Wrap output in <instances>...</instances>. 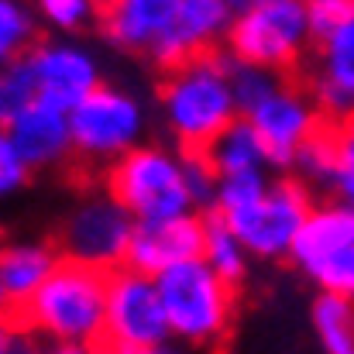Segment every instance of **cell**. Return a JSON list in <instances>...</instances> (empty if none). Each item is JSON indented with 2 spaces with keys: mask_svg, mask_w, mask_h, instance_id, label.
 I'll return each mask as SVG.
<instances>
[{
  "mask_svg": "<svg viewBox=\"0 0 354 354\" xmlns=\"http://www.w3.org/2000/svg\"><path fill=\"white\" fill-rule=\"evenodd\" d=\"M310 210V186H303L296 176H272L268 169L221 176L214 200V214L227 221L248 251L261 261L289 258Z\"/></svg>",
  "mask_w": 354,
  "mask_h": 354,
  "instance_id": "6da1fadb",
  "label": "cell"
},
{
  "mask_svg": "<svg viewBox=\"0 0 354 354\" xmlns=\"http://www.w3.org/2000/svg\"><path fill=\"white\" fill-rule=\"evenodd\" d=\"M231 66V55L203 52L165 69L158 86V120L183 151H203L231 120L241 118Z\"/></svg>",
  "mask_w": 354,
  "mask_h": 354,
  "instance_id": "7a4b0ae2",
  "label": "cell"
},
{
  "mask_svg": "<svg viewBox=\"0 0 354 354\" xmlns=\"http://www.w3.org/2000/svg\"><path fill=\"white\" fill-rule=\"evenodd\" d=\"M107 289H111V272L76 258H62L55 272L38 286V292L10 317L17 330L48 344L104 341Z\"/></svg>",
  "mask_w": 354,
  "mask_h": 354,
  "instance_id": "3957f363",
  "label": "cell"
},
{
  "mask_svg": "<svg viewBox=\"0 0 354 354\" xmlns=\"http://www.w3.org/2000/svg\"><path fill=\"white\" fill-rule=\"evenodd\" d=\"M158 292L165 303L172 337L196 348H217L234 320V286L217 275L207 258H189L158 275Z\"/></svg>",
  "mask_w": 354,
  "mask_h": 354,
  "instance_id": "277c9868",
  "label": "cell"
},
{
  "mask_svg": "<svg viewBox=\"0 0 354 354\" xmlns=\"http://www.w3.org/2000/svg\"><path fill=\"white\" fill-rule=\"evenodd\" d=\"M107 193L131 210L134 221H158L196 210L186 186L183 151L141 141L114 165H107Z\"/></svg>",
  "mask_w": 354,
  "mask_h": 354,
  "instance_id": "5b68a950",
  "label": "cell"
},
{
  "mask_svg": "<svg viewBox=\"0 0 354 354\" xmlns=\"http://www.w3.org/2000/svg\"><path fill=\"white\" fill-rule=\"evenodd\" d=\"M73 148L86 165H114L148 134V107L138 93L100 83L73 111Z\"/></svg>",
  "mask_w": 354,
  "mask_h": 354,
  "instance_id": "8992f818",
  "label": "cell"
},
{
  "mask_svg": "<svg viewBox=\"0 0 354 354\" xmlns=\"http://www.w3.org/2000/svg\"><path fill=\"white\" fill-rule=\"evenodd\" d=\"M313 41L306 0H268L234 14L227 35V55L237 62L268 66L275 73L292 69Z\"/></svg>",
  "mask_w": 354,
  "mask_h": 354,
  "instance_id": "52a82bcc",
  "label": "cell"
},
{
  "mask_svg": "<svg viewBox=\"0 0 354 354\" xmlns=\"http://www.w3.org/2000/svg\"><path fill=\"white\" fill-rule=\"evenodd\" d=\"M134 224L138 221L131 217V210L104 189V193L83 196L66 214V221L59 227V248L66 258L114 272L120 265H127Z\"/></svg>",
  "mask_w": 354,
  "mask_h": 354,
  "instance_id": "ba28073f",
  "label": "cell"
},
{
  "mask_svg": "<svg viewBox=\"0 0 354 354\" xmlns=\"http://www.w3.org/2000/svg\"><path fill=\"white\" fill-rule=\"evenodd\" d=\"M172 337L165 303L158 292V279L145 275L131 265H120L111 272V289H107V324H104V341L118 354L138 351L148 344H158Z\"/></svg>",
  "mask_w": 354,
  "mask_h": 354,
  "instance_id": "9c48e42d",
  "label": "cell"
},
{
  "mask_svg": "<svg viewBox=\"0 0 354 354\" xmlns=\"http://www.w3.org/2000/svg\"><path fill=\"white\" fill-rule=\"evenodd\" d=\"M24 55L31 62L38 97L48 104H59L66 111H73L86 93H93L104 83L100 55L93 52V45H86L76 35L38 38Z\"/></svg>",
  "mask_w": 354,
  "mask_h": 354,
  "instance_id": "30bf717a",
  "label": "cell"
},
{
  "mask_svg": "<svg viewBox=\"0 0 354 354\" xmlns=\"http://www.w3.org/2000/svg\"><path fill=\"white\" fill-rule=\"evenodd\" d=\"M241 118L254 124V131H258V138L268 151L272 169H286V172H289L299 145L324 127V114L313 104L310 90H299L286 80Z\"/></svg>",
  "mask_w": 354,
  "mask_h": 354,
  "instance_id": "8fae6325",
  "label": "cell"
},
{
  "mask_svg": "<svg viewBox=\"0 0 354 354\" xmlns=\"http://www.w3.org/2000/svg\"><path fill=\"white\" fill-rule=\"evenodd\" d=\"M231 24H234V10L227 0H179L148 55L162 69H172L193 55L217 52L221 45H227Z\"/></svg>",
  "mask_w": 354,
  "mask_h": 354,
  "instance_id": "7c38bea8",
  "label": "cell"
},
{
  "mask_svg": "<svg viewBox=\"0 0 354 354\" xmlns=\"http://www.w3.org/2000/svg\"><path fill=\"white\" fill-rule=\"evenodd\" d=\"M203 234H207V217H200L196 210L158 217V221H138L131 234V248H127V265L158 279L162 272L189 258H200Z\"/></svg>",
  "mask_w": 354,
  "mask_h": 354,
  "instance_id": "4fadbf2b",
  "label": "cell"
},
{
  "mask_svg": "<svg viewBox=\"0 0 354 354\" xmlns=\"http://www.w3.org/2000/svg\"><path fill=\"white\" fill-rule=\"evenodd\" d=\"M320 59L310 80V97L327 120H354V14L327 38L317 41Z\"/></svg>",
  "mask_w": 354,
  "mask_h": 354,
  "instance_id": "5bb4252c",
  "label": "cell"
},
{
  "mask_svg": "<svg viewBox=\"0 0 354 354\" xmlns=\"http://www.w3.org/2000/svg\"><path fill=\"white\" fill-rule=\"evenodd\" d=\"M354 244V207L344 200H327V203H313V210L306 214L296 244L289 251V261L317 279L337 254H344Z\"/></svg>",
  "mask_w": 354,
  "mask_h": 354,
  "instance_id": "9a60e30c",
  "label": "cell"
},
{
  "mask_svg": "<svg viewBox=\"0 0 354 354\" xmlns=\"http://www.w3.org/2000/svg\"><path fill=\"white\" fill-rule=\"evenodd\" d=\"M14 145L21 148V155L31 162V169H55L62 165L69 155H76L73 148V120L69 111L48 100H35L28 111H21L17 118L7 124Z\"/></svg>",
  "mask_w": 354,
  "mask_h": 354,
  "instance_id": "2e32d148",
  "label": "cell"
},
{
  "mask_svg": "<svg viewBox=\"0 0 354 354\" xmlns=\"http://www.w3.org/2000/svg\"><path fill=\"white\" fill-rule=\"evenodd\" d=\"M179 0H100V31L120 52H151Z\"/></svg>",
  "mask_w": 354,
  "mask_h": 354,
  "instance_id": "e0dca14e",
  "label": "cell"
},
{
  "mask_svg": "<svg viewBox=\"0 0 354 354\" xmlns=\"http://www.w3.org/2000/svg\"><path fill=\"white\" fill-rule=\"evenodd\" d=\"M62 258L66 254L59 244L35 241V237H17V241L0 244V282H3L10 313L38 292V286L55 272Z\"/></svg>",
  "mask_w": 354,
  "mask_h": 354,
  "instance_id": "ac0fdd59",
  "label": "cell"
},
{
  "mask_svg": "<svg viewBox=\"0 0 354 354\" xmlns=\"http://www.w3.org/2000/svg\"><path fill=\"white\" fill-rule=\"evenodd\" d=\"M214 162V169L221 176H237V172H261V169H272L268 162V151L254 131V124L248 118L231 120L207 148H203Z\"/></svg>",
  "mask_w": 354,
  "mask_h": 354,
  "instance_id": "d6986e66",
  "label": "cell"
},
{
  "mask_svg": "<svg viewBox=\"0 0 354 354\" xmlns=\"http://www.w3.org/2000/svg\"><path fill=\"white\" fill-rule=\"evenodd\" d=\"M310 324L324 354H354V299L320 289L310 306Z\"/></svg>",
  "mask_w": 354,
  "mask_h": 354,
  "instance_id": "ffe728a7",
  "label": "cell"
},
{
  "mask_svg": "<svg viewBox=\"0 0 354 354\" xmlns=\"http://www.w3.org/2000/svg\"><path fill=\"white\" fill-rule=\"evenodd\" d=\"M203 258L207 265L224 275L231 286H241L248 279V268H251V251L248 244L234 234V227L227 221H221L214 210L207 214V234H203Z\"/></svg>",
  "mask_w": 354,
  "mask_h": 354,
  "instance_id": "44dd1931",
  "label": "cell"
},
{
  "mask_svg": "<svg viewBox=\"0 0 354 354\" xmlns=\"http://www.w3.org/2000/svg\"><path fill=\"white\" fill-rule=\"evenodd\" d=\"M334 169H337V134L327 131V127H320L317 134H310L299 145V151H296V158L289 165V172L303 186H310V189H330Z\"/></svg>",
  "mask_w": 354,
  "mask_h": 354,
  "instance_id": "7402d4cb",
  "label": "cell"
},
{
  "mask_svg": "<svg viewBox=\"0 0 354 354\" xmlns=\"http://www.w3.org/2000/svg\"><path fill=\"white\" fill-rule=\"evenodd\" d=\"M38 14L31 0H0V69L35 45Z\"/></svg>",
  "mask_w": 354,
  "mask_h": 354,
  "instance_id": "603a6c76",
  "label": "cell"
},
{
  "mask_svg": "<svg viewBox=\"0 0 354 354\" xmlns=\"http://www.w3.org/2000/svg\"><path fill=\"white\" fill-rule=\"evenodd\" d=\"M35 100H38V83H35L28 55H21V59H14L0 69V127H7Z\"/></svg>",
  "mask_w": 354,
  "mask_h": 354,
  "instance_id": "cb8c5ba5",
  "label": "cell"
},
{
  "mask_svg": "<svg viewBox=\"0 0 354 354\" xmlns=\"http://www.w3.org/2000/svg\"><path fill=\"white\" fill-rule=\"evenodd\" d=\"M31 7L52 35H80L100 21V0H31Z\"/></svg>",
  "mask_w": 354,
  "mask_h": 354,
  "instance_id": "d4e9b609",
  "label": "cell"
},
{
  "mask_svg": "<svg viewBox=\"0 0 354 354\" xmlns=\"http://www.w3.org/2000/svg\"><path fill=\"white\" fill-rule=\"evenodd\" d=\"M231 80H234V97L241 114H248L258 100H265L279 83H282V73L268 69V66H254V62H237L231 66Z\"/></svg>",
  "mask_w": 354,
  "mask_h": 354,
  "instance_id": "484cf974",
  "label": "cell"
},
{
  "mask_svg": "<svg viewBox=\"0 0 354 354\" xmlns=\"http://www.w3.org/2000/svg\"><path fill=\"white\" fill-rule=\"evenodd\" d=\"M31 162L21 155V148L14 145L10 131L0 127V207L10 203L14 196H21L31 183Z\"/></svg>",
  "mask_w": 354,
  "mask_h": 354,
  "instance_id": "4316f807",
  "label": "cell"
},
{
  "mask_svg": "<svg viewBox=\"0 0 354 354\" xmlns=\"http://www.w3.org/2000/svg\"><path fill=\"white\" fill-rule=\"evenodd\" d=\"M183 162H186V186H189L193 203L214 210L217 186H221V172L214 169L210 155H207V151H183Z\"/></svg>",
  "mask_w": 354,
  "mask_h": 354,
  "instance_id": "83f0119b",
  "label": "cell"
},
{
  "mask_svg": "<svg viewBox=\"0 0 354 354\" xmlns=\"http://www.w3.org/2000/svg\"><path fill=\"white\" fill-rule=\"evenodd\" d=\"M334 134H337V169H334L330 193L354 207V120L337 124Z\"/></svg>",
  "mask_w": 354,
  "mask_h": 354,
  "instance_id": "f1b7e54d",
  "label": "cell"
},
{
  "mask_svg": "<svg viewBox=\"0 0 354 354\" xmlns=\"http://www.w3.org/2000/svg\"><path fill=\"white\" fill-rule=\"evenodd\" d=\"M306 14H310L313 41H320V38H327L330 31H337L351 17L354 0H306Z\"/></svg>",
  "mask_w": 354,
  "mask_h": 354,
  "instance_id": "f546056e",
  "label": "cell"
},
{
  "mask_svg": "<svg viewBox=\"0 0 354 354\" xmlns=\"http://www.w3.org/2000/svg\"><path fill=\"white\" fill-rule=\"evenodd\" d=\"M320 289H330V292H344V296H351L354 299V244L344 251V254H337L317 279H313Z\"/></svg>",
  "mask_w": 354,
  "mask_h": 354,
  "instance_id": "4dcf8cb0",
  "label": "cell"
},
{
  "mask_svg": "<svg viewBox=\"0 0 354 354\" xmlns=\"http://www.w3.org/2000/svg\"><path fill=\"white\" fill-rule=\"evenodd\" d=\"M41 354H118L107 341H59V344H45Z\"/></svg>",
  "mask_w": 354,
  "mask_h": 354,
  "instance_id": "1f68e13d",
  "label": "cell"
},
{
  "mask_svg": "<svg viewBox=\"0 0 354 354\" xmlns=\"http://www.w3.org/2000/svg\"><path fill=\"white\" fill-rule=\"evenodd\" d=\"M127 354H214L210 348H196L183 337H165L158 344H148V348H138V351H127Z\"/></svg>",
  "mask_w": 354,
  "mask_h": 354,
  "instance_id": "d6a6232c",
  "label": "cell"
},
{
  "mask_svg": "<svg viewBox=\"0 0 354 354\" xmlns=\"http://www.w3.org/2000/svg\"><path fill=\"white\" fill-rule=\"evenodd\" d=\"M17 324H14V317L10 313H0V354H10L14 348V341H17Z\"/></svg>",
  "mask_w": 354,
  "mask_h": 354,
  "instance_id": "836d02e7",
  "label": "cell"
},
{
  "mask_svg": "<svg viewBox=\"0 0 354 354\" xmlns=\"http://www.w3.org/2000/svg\"><path fill=\"white\" fill-rule=\"evenodd\" d=\"M10 354H41V348L31 341V334H17V341H14V348H10Z\"/></svg>",
  "mask_w": 354,
  "mask_h": 354,
  "instance_id": "e575fe53",
  "label": "cell"
},
{
  "mask_svg": "<svg viewBox=\"0 0 354 354\" xmlns=\"http://www.w3.org/2000/svg\"><path fill=\"white\" fill-rule=\"evenodd\" d=\"M231 3V10L241 14V10H251V7H258V3H268V0H227Z\"/></svg>",
  "mask_w": 354,
  "mask_h": 354,
  "instance_id": "d590c367",
  "label": "cell"
},
{
  "mask_svg": "<svg viewBox=\"0 0 354 354\" xmlns=\"http://www.w3.org/2000/svg\"><path fill=\"white\" fill-rule=\"evenodd\" d=\"M10 306H7V292H3V282H0V313H7Z\"/></svg>",
  "mask_w": 354,
  "mask_h": 354,
  "instance_id": "8d00e7d4",
  "label": "cell"
}]
</instances>
